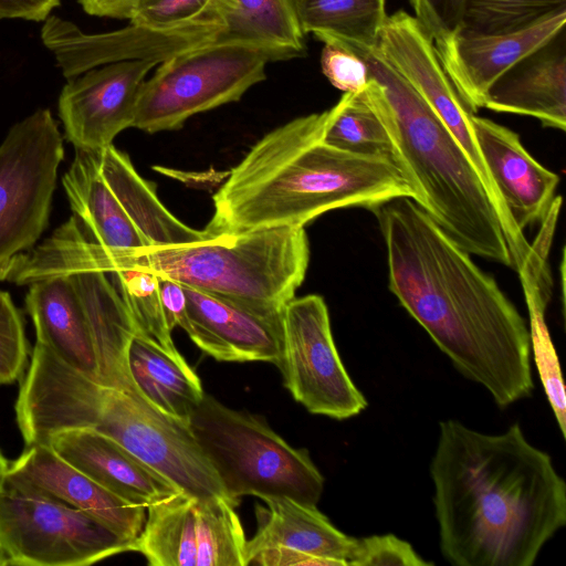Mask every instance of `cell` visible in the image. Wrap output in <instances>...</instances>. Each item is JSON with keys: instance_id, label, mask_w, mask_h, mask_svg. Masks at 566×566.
Listing matches in <instances>:
<instances>
[{"instance_id": "9c48e42d", "label": "cell", "mask_w": 566, "mask_h": 566, "mask_svg": "<svg viewBox=\"0 0 566 566\" xmlns=\"http://www.w3.org/2000/svg\"><path fill=\"white\" fill-rule=\"evenodd\" d=\"M285 61L273 50L235 40H214L159 63L142 84L133 127L175 130L198 114L239 101L265 80L269 62Z\"/></svg>"}, {"instance_id": "7402d4cb", "label": "cell", "mask_w": 566, "mask_h": 566, "mask_svg": "<svg viewBox=\"0 0 566 566\" xmlns=\"http://www.w3.org/2000/svg\"><path fill=\"white\" fill-rule=\"evenodd\" d=\"M484 107L532 116L546 127L565 130V30L500 76L489 88Z\"/></svg>"}, {"instance_id": "603a6c76", "label": "cell", "mask_w": 566, "mask_h": 566, "mask_svg": "<svg viewBox=\"0 0 566 566\" xmlns=\"http://www.w3.org/2000/svg\"><path fill=\"white\" fill-rule=\"evenodd\" d=\"M256 505L258 530L247 541V565L260 551L281 547L325 560L328 566H348L355 538L336 528L316 506L287 496L262 499Z\"/></svg>"}, {"instance_id": "d6986e66", "label": "cell", "mask_w": 566, "mask_h": 566, "mask_svg": "<svg viewBox=\"0 0 566 566\" xmlns=\"http://www.w3.org/2000/svg\"><path fill=\"white\" fill-rule=\"evenodd\" d=\"M182 287L189 319L186 333L201 350L219 361L279 364L281 315H262L228 298Z\"/></svg>"}, {"instance_id": "ffe728a7", "label": "cell", "mask_w": 566, "mask_h": 566, "mask_svg": "<svg viewBox=\"0 0 566 566\" xmlns=\"http://www.w3.org/2000/svg\"><path fill=\"white\" fill-rule=\"evenodd\" d=\"M7 479L78 509L126 539L135 541L143 531L146 507L114 494L67 463L48 444L27 447L10 463Z\"/></svg>"}, {"instance_id": "52a82bcc", "label": "cell", "mask_w": 566, "mask_h": 566, "mask_svg": "<svg viewBox=\"0 0 566 566\" xmlns=\"http://www.w3.org/2000/svg\"><path fill=\"white\" fill-rule=\"evenodd\" d=\"M25 307L36 343L103 386L137 392L127 366L136 334L128 310L104 272L52 276L29 284Z\"/></svg>"}, {"instance_id": "8fae6325", "label": "cell", "mask_w": 566, "mask_h": 566, "mask_svg": "<svg viewBox=\"0 0 566 566\" xmlns=\"http://www.w3.org/2000/svg\"><path fill=\"white\" fill-rule=\"evenodd\" d=\"M63 137L50 109L14 124L0 145V276L49 223Z\"/></svg>"}, {"instance_id": "3957f363", "label": "cell", "mask_w": 566, "mask_h": 566, "mask_svg": "<svg viewBox=\"0 0 566 566\" xmlns=\"http://www.w3.org/2000/svg\"><path fill=\"white\" fill-rule=\"evenodd\" d=\"M329 109L301 116L262 137L213 195L206 231L304 228L324 212L374 210L415 193L390 157L346 151L325 143Z\"/></svg>"}, {"instance_id": "74e56055", "label": "cell", "mask_w": 566, "mask_h": 566, "mask_svg": "<svg viewBox=\"0 0 566 566\" xmlns=\"http://www.w3.org/2000/svg\"><path fill=\"white\" fill-rule=\"evenodd\" d=\"M61 0H0V20L44 21Z\"/></svg>"}, {"instance_id": "83f0119b", "label": "cell", "mask_w": 566, "mask_h": 566, "mask_svg": "<svg viewBox=\"0 0 566 566\" xmlns=\"http://www.w3.org/2000/svg\"><path fill=\"white\" fill-rule=\"evenodd\" d=\"M300 24L323 43L371 51L387 20L385 0H297Z\"/></svg>"}, {"instance_id": "ab89813d", "label": "cell", "mask_w": 566, "mask_h": 566, "mask_svg": "<svg viewBox=\"0 0 566 566\" xmlns=\"http://www.w3.org/2000/svg\"><path fill=\"white\" fill-rule=\"evenodd\" d=\"M10 463L7 461V459L3 457V454L0 451V492L3 490L8 471H9Z\"/></svg>"}, {"instance_id": "f546056e", "label": "cell", "mask_w": 566, "mask_h": 566, "mask_svg": "<svg viewBox=\"0 0 566 566\" xmlns=\"http://www.w3.org/2000/svg\"><path fill=\"white\" fill-rule=\"evenodd\" d=\"M323 138L346 151L391 158L387 132L360 92L344 93L329 108Z\"/></svg>"}, {"instance_id": "ac0fdd59", "label": "cell", "mask_w": 566, "mask_h": 566, "mask_svg": "<svg viewBox=\"0 0 566 566\" xmlns=\"http://www.w3.org/2000/svg\"><path fill=\"white\" fill-rule=\"evenodd\" d=\"M471 126L499 200L523 233L547 214L559 177L533 158L515 132L475 114Z\"/></svg>"}, {"instance_id": "8992f818", "label": "cell", "mask_w": 566, "mask_h": 566, "mask_svg": "<svg viewBox=\"0 0 566 566\" xmlns=\"http://www.w3.org/2000/svg\"><path fill=\"white\" fill-rule=\"evenodd\" d=\"M310 245L304 228L213 233L169 245L117 250L95 244L94 271L138 268L266 316L281 315L304 281Z\"/></svg>"}, {"instance_id": "7a4b0ae2", "label": "cell", "mask_w": 566, "mask_h": 566, "mask_svg": "<svg viewBox=\"0 0 566 566\" xmlns=\"http://www.w3.org/2000/svg\"><path fill=\"white\" fill-rule=\"evenodd\" d=\"M439 549L454 566H532L566 525V483L522 427L439 423L430 461Z\"/></svg>"}, {"instance_id": "60d3db41", "label": "cell", "mask_w": 566, "mask_h": 566, "mask_svg": "<svg viewBox=\"0 0 566 566\" xmlns=\"http://www.w3.org/2000/svg\"><path fill=\"white\" fill-rule=\"evenodd\" d=\"M0 566H6V557L0 542Z\"/></svg>"}, {"instance_id": "ba28073f", "label": "cell", "mask_w": 566, "mask_h": 566, "mask_svg": "<svg viewBox=\"0 0 566 566\" xmlns=\"http://www.w3.org/2000/svg\"><path fill=\"white\" fill-rule=\"evenodd\" d=\"M189 428L213 465L229 499L287 496L316 506L324 478L306 449H294L260 417L203 395Z\"/></svg>"}, {"instance_id": "1f68e13d", "label": "cell", "mask_w": 566, "mask_h": 566, "mask_svg": "<svg viewBox=\"0 0 566 566\" xmlns=\"http://www.w3.org/2000/svg\"><path fill=\"white\" fill-rule=\"evenodd\" d=\"M29 354L20 311L11 295L0 291V385L13 384L22 377Z\"/></svg>"}, {"instance_id": "f35d334b", "label": "cell", "mask_w": 566, "mask_h": 566, "mask_svg": "<svg viewBox=\"0 0 566 566\" xmlns=\"http://www.w3.org/2000/svg\"><path fill=\"white\" fill-rule=\"evenodd\" d=\"M143 0H77L90 15L132 20Z\"/></svg>"}, {"instance_id": "e575fe53", "label": "cell", "mask_w": 566, "mask_h": 566, "mask_svg": "<svg viewBox=\"0 0 566 566\" xmlns=\"http://www.w3.org/2000/svg\"><path fill=\"white\" fill-rule=\"evenodd\" d=\"M323 74L344 93H357L369 81L366 61L357 53L335 43H324L321 54Z\"/></svg>"}, {"instance_id": "7c38bea8", "label": "cell", "mask_w": 566, "mask_h": 566, "mask_svg": "<svg viewBox=\"0 0 566 566\" xmlns=\"http://www.w3.org/2000/svg\"><path fill=\"white\" fill-rule=\"evenodd\" d=\"M276 366L285 387L311 413L345 420L368 406L340 359L319 295L294 297L284 306Z\"/></svg>"}, {"instance_id": "2e32d148", "label": "cell", "mask_w": 566, "mask_h": 566, "mask_svg": "<svg viewBox=\"0 0 566 566\" xmlns=\"http://www.w3.org/2000/svg\"><path fill=\"white\" fill-rule=\"evenodd\" d=\"M155 60L105 64L72 77L59 97L65 137L75 149L98 151L133 127L142 84Z\"/></svg>"}, {"instance_id": "e0dca14e", "label": "cell", "mask_w": 566, "mask_h": 566, "mask_svg": "<svg viewBox=\"0 0 566 566\" xmlns=\"http://www.w3.org/2000/svg\"><path fill=\"white\" fill-rule=\"evenodd\" d=\"M566 24V8L506 33L480 34L460 29L434 43L453 86L472 113L484 107L493 83L525 56L542 48Z\"/></svg>"}, {"instance_id": "d590c367", "label": "cell", "mask_w": 566, "mask_h": 566, "mask_svg": "<svg viewBox=\"0 0 566 566\" xmlns=\"http://www.w3.org/2000/svg\"><path fill=\"white\" fill-rule=\"evenodd\" d=\"M472 0H409L415 18L434 43L463 28Z\"/></svg>"}, {"instance_id": "484cf974", "label": "cell", "mask_w": 566, "mask_h": 566, "mask_svg": "<svg viewBox=\"0 0 566 566\" xmlns=\"http://www.w3.org/2000/svg\"><path fill=\"white\" fill-rule=\"evenodd\" d=\"M127 366L138 394L161 413L189 424L205 392L200 378L184 357H174L150 340L134 335Z\"/></svg>"}, {"instance_id": "6da1fadb", "label": "cell", "mask_w": 566, "mask_h": 566, "mask_svg": "<svg viewBox=\"0 0 566 566\" xmlns=\"http://www.w3.org/2000/svg\"><path fill=\"white\" fill-rule=\"evenodd\" d=\"M373 211L389 290L401 306L497 407L528 398L535 388L528 327L496 281L413 199L396 198Z\"/></svg>"}, {"instance_id": "44dd1931", "label": "cell", "mask_w": 566, "mask_h": 566, "mask_svg": "<svg viewBox=\"0 0 566 566\" xmlns=\"http://www.w3.org/2000/svg\"><path fill=\"white\" fill-rule=\"evenodd\" d=\"M50 446L67 463L118 495L144 507L178 493V488L113 438L74 428L52 434Z\"/></svg>"}, {"instance_id": "30bf717a", "label": "cell", "mask_w": 566, "mask_h": 566, "mask_svg": "<svg viewBox=\"0 0 566 566\" xmlns=\"http://www.w3.org/2000/svg\"><path fill=\"white\" fill-rule=\"evenodd\" d=\"M135 541L29 485L7 479L0 492L6 566H85L134 551Z\"/></svg>"}, {"instance_id": "cb8c5ba5", "label": "cell", "mask_w": 566, "mask_h": 566, "mask_svg": "<svg viewBox=\"0 0 566 566\" xmlns=\"http://www.w3.org/2000/svg\"><path fill=\"white\" fill-rule=\"evenodd\" d=\"M62 182L73 216L94 242L117 250L147 247L103 178L97 151L75 149Z\"/></svg>"}, {"instance_id": "277c9868", "label": "cell", "mask_w": 566, "mask_h": 566, "mask_svg": "<svg viewBox=\"0 0 566 566\" xmlns=\"http://www.w3.org/2000/svg\"><path fill=\"white\" fill-rule=\"evenodd\" d=\"M14 409L27 447L44 444L62 430L93 429L116 440L181 493L233 503L189 424L161 413L137 392L91 380L39 343Z\"/></svg>"}, {"instance_id": "d6a6232c", "label": "cell", "mask_w": 566, "mask_h": 566, "mask_svg": "<svg viewBox=\"0 0 566 566\" xmlns=\"http://www.w3.org/2000/svg\"><path fill=\"white\" fill-rule=\"evenodd\" d=\"M412 545L394 534L355 538L348 566H431Z\"/></svg>"}, {"instance_id": "5bb4252c", "label": "cell", "mask_w": 566, "mask_h": 566, "mask_svg": "<svg viewBox=\"0 0 566 566\" xmlns=\"http://www.w3.org/2000/svg\"><path fill=\"white\" fill-rule=\"evenodd\" d=\"M375 50L427 103L468 154L495 203L506 239L514 240L518 231L499 200L474 139V113L443 70L424 29L411 14L397 11L387 17Z\"/></svg>"}, {"instance_id": "f1b7e54d", "label": "cell", "mask_w": 566, "mask_h": 566, "mask_svg": "<svg viewBox=\"0 0 566 566\" xmlns=\"http://www.w3.org/2000/svg\"><path fill=\"white\" fill-rule=\"evenodd\" d=\"M106 274L128 310L136 335L150 340L174 357H182L166 323L158 276L138 268H122Z\"/></svg>"}, {"instance_id": "4dcf8cb0", "label": "cell", "mask_w": 566, "mask_h": 566, "mask_svg": "<svg viewBox=\"0 0 566 566\" xmlns=\"http://www.w3.org/2000/svg\"><path fill=\"white\" fill-rule=\"evenodd\" d=\"M565 8L566 0H472L462 29L480 34L506 33Z\"/></svg>"}, {"instance_id": "5b68a950", "label": "cell", "mask_w": 566, "mask_h": 566, "mask_svg": "<svg viewBox=\"0 0 566 566\" xmlns=\"http://www.w3.org/2000/svg\"><path fill=\"white\" fill-rule=\"evenodd\" d=\"M360 56L369 71L360 93L382 123L417 205L470 254L513 268L495 203L468 154L375 48Z\"/></svg>"}, {"instance_id": "8d00e7d4", "label": "cell", "mask_w": 566, "mask_h": 566, "mask_svg": "<svg viewBox=\"0 0 566 566\" xmlns=\"http://www.w3.org/2000/svg\"><path fill=\"white\" fill-rule=\"evenodd\" d=\"M158 284L168 328L172 332L176 326H179L186 332L189 325V319L187 298L182 285L163 276H158Z\"/></svg>"}, {"instance_id": "836d02e7", "label": "cell", "mask_w": 566, "mask_h": 566, "mask_svg": "<svg viewBox=\"0 0 566 566\" xmlns=\"http://www.w3.org/2000/svg\"><path fill=\"white\" fill-rule=\"evenodd\" d=\"M217 15V0H143L129 21L146 27H169Z\"/></svg>"}, {"instance_id": "4316f807", "label": "cell", "mask_w": 566, "mask_h": 566, "mask_svg": "<svg viewBox=\"0 0 566 566\" xmlns=\"http://www.w3.org/2000/svg\"><path fill=\"white\" fill-rule=\"evenodd\" d=\"M217 15L222 23L220 40L256 44L285 60L306 54L297 0H217Z\"/></svg>"}, {"instance_id": "d4e9b609", "label": "cell", "mask_w": 566, "mask_h": 566, "mask_svg": "<svg viewBox=\"0 0 566 566\" xmlns=\"http://www.w3.org/2000/svg\"><path fill=\"white\" fill-rule=\"evenodd\" d=\"M99 171L147 247L185 243L200 239L158 199L154 186L135 170L127 154L113 144L97 151Z\"/></svg>"}, {"instance_id": "4fadbf2b", "label": "cell", "mask_w": 566, "mask_h": 566, "mask_svg": "<svg viewBox=\"0 0 566 566\" xmlns=\"http://www.w3.org/2000/svg\"><path fill=\"white\" fill-rule=\"evenodd\" d=\"M222 497L178 493L147 506L134 551L151 566H247V539L234 511Z\"/></svg>"}, {"instance_id": "9a60e30c", "label": "cell", "mask_w": 566, "mask_h": 566, "mask_svg": "<svg viewBox=\"0 0 566 566\" xmlns=\"http://www.w3.org/2000/svg\"><path fill=\"white\" fill-rule=\"evenodd\" d=\"M222 32L219 18L205 17L169 27L129 23L119 30L88 34L73 22L48 17L41 40L55 57L66 78L109 63L128 60L163 61L189 49L218 40Z\"/></svg>"}]
</instances>
